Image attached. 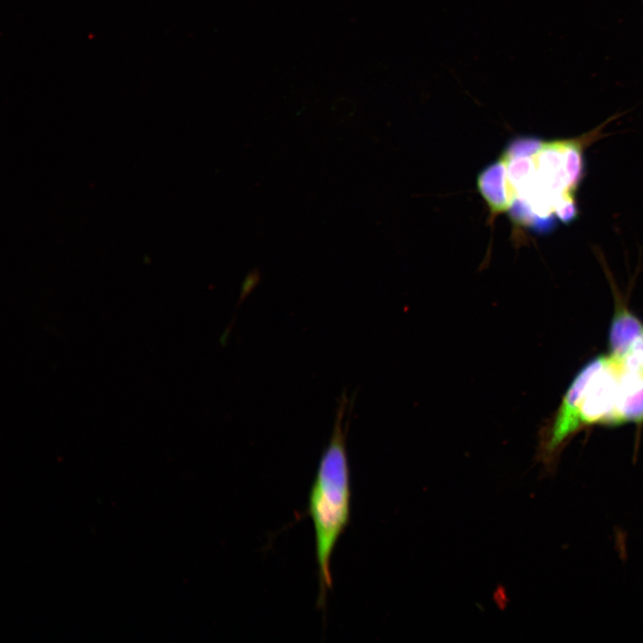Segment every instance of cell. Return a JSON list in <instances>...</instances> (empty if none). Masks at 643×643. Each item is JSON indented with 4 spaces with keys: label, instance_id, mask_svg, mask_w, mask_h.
<instances>
[{
    "label": "cell",
    "instance_id": "cell-1",
    "mask_svg": "<svg viewBox=\"0 0 643 643\" xmlns=\"http://www.w3.org/2000/svg\"><path fill=\"white\" fill-rule=\"evenodd\" d=\"M352 403L347 394L338 399L332 431L316 470L309 496L307 513L314 531L318 567V605L324 608L326 595L332 586L330 559L338 539L350 519V469L347 433Z\"/></svg>",
    "mask_w": 643,
    "mask_h": 643
},
{
    "label": "cell",
    "instance_id": "cell-2",
    "mask_svg": "<svg viewBox=\"0 0 643 643\" xmlns=\"http://www.w3.org/2000/svg\"><path fill=\"white\" fill-rule=\"evenodd\" d=\"M528 154L506 163L510 199H520L532 215H555L563 222L577 215L575 194L583 173L579 140L530 144Z\"/></svg>",
    "mask_w": 643,
    "mask_h": 643
},
{
    "label": "cell",
    "instance_id": "cell-3",
    "mask_svg": "<svg viewBox=\"0 0 643 643\" xmlns=\"http://www.w3.org/2000/svg\"><path fill=\"white\" fill-rule=\"evenodd\" d=\"M605 359V355L597 356L580 370L566 391L554 419L542 430L538 458L546 468L551 469L566 441L580 429L577 412L581 392Z\"/></svg>",
    "mask_w": 643,
    "mask_h": 643
},
{
    "label": "cell",
    "instance_id": "cell-4",
    "mask_svg": "<svg viewBox=\"0 0 643 643\" xmlns=\"http://www.w3.org/2000/svg\"><path fill=\"white\" fill-rule=\"evenodd\" d=\"M643 422V377L621 369L613 425Z\"/></svg>",
    "mask_w": 643,
    "mask_h": 643
},
{
    "label": "cell",
    "instance_id": "cell-5",
    "mask_svg": "<svg viewBox=\"0 0 643 643\" xmlns=\"http://www.w3.org/2000/svg\"><path fill=\"white\" fill-rule=\"evenodd\" d=\"M642 332V322L627 308L617 307L608 333L609 356L612 360L620 363L629 347Z\"/></svg>",
    "mask_w": 643,
    "mask_h": 643
},
{
    "label": "cell",
    "instance_id": "cell-6",
    "mask_svg": "<svg viewBox=\"0 0 643 643\" xmlns=\"http://www.w3.org/2000/svg\"><path fill=\"white\" fill-rule=\"evenodd\" d=\"M619 364L622 371L643 377V332L631 344Z\"/></svg>",
    "mask_w": 643,
    "mask_h": 643
}]
</instances>
